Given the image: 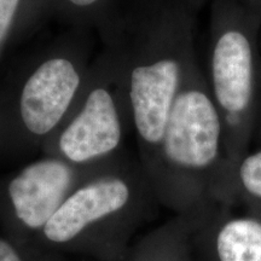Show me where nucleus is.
<instances>
[{"instance_id":"9b49d317","label":"nucleus","mask_w":261,"mask_h":261,"mask_svg":"<svg viewBox=\"0 0 261 261\" xmlns=\"http://www.w3.org/2000/svg\"><path fill=\"white\" fill-rule=\"evenodd\" d=\"M0 261H23L17 249L5 238L0 237Z\"/></svg>"},{"instance_id":"0eeeda50","label":"nucleus","mask_w":261,"mask_h":261,"mask_svg":"<svg viewBox=\"0 0 261 261\" xmlns=\"http://www.w3.org/2000/svg\"><path fill=\"white\" fill-rule=\"evenodd\" d=\"M135 197L132 180L116 172H102L81 182L42 231L52 242H69L91 225L123 213L135 203Z\"/></svg>"},{"instance_id":"7ed1b4c3","label":"nucleus","mask_w":261,"mask_h":261,"mask_svg":"<svg viewBox=\"0 0 261 261\" xmlns=\"http://www.w3.org/2000/svg\"><path fill=\"white\" fill-rule=\"evenodd\" d=\"M85 31L32 58L0 108V139L12 148H37L56 132L76 103L93 61Z\"/></svg>"},{"instance_id":"9d476101","label":"nucleus","mask_w":261,"mask_h":261,"mask_svg":"<svg viewBox=\"0 0 261 261\" xmlns=\"http://www.w3.org/2000/svg\"><path fill=\"white\" fill-rule=\"evenodd\" d=\"M236 174L238 184L244 192L261 201V149L243 156Z\"/></svg>"},{"instance_id":"f8f14e48","label":"nucleus","mask_w":261,"mask_h":261,"mask_svg":"<svg viewBox=\"0 0 261 261\" xmlns=\"http://www.w3.org/2000/svg\"><path fill=\"white\" fill-rule=\"evenodd\" d=\"M242 4L249 9L250 11L254 12L261 21V0H240Z\"/></svg>"},{"instance_id":"ddd939ff","label":"nucleus","mask_w":261,"mask_h":261,"mask_svg":"<svg viewBox=\"0 0 261 261\" xmlns=\"http://www.w3.org/2000/svg\"><path fill=\"white\" fill-rule=\"evenodd\" d=\"M255 135H261V71H260V102H259V115H257V123Z\"/></svg>"},{"instance_id":"20e7f679","label":"nucleus","mask_w":261,"mask_h":261,"mask_svg":"<svg viewBox=\"0 0 261 261\" xmlns=\"http://www.w3.org/2000/svg\"><path fill=\"white\" fill-rule=\"evenodd\" d=\"M129 133L132 114L121 63L104 46L69 115L41 149L71 165L94 167L115 155Z\"/></svg>"},{"instance_id":"1a4fd4ad","label":"nucleus","mask_w":261,"mask_h":261,"mask_svg":"<svg viewBox=\"0 0 261 261\" xmlns=\"http://www.w3.org/2000/svg\"><path fill=\"white\" fill-rule=\"evenodd\" d=\"M52 9L74 29L94 28L103 33L115 18L114 0H52Z\"/></svg>"},{"instance_id":"4468645a","label":"nucleus","mask_w":261,"mask_h":261,"mask_svg":"<svg viewBox=\"0 0 261 261\" xmlns=\"http://www.w3.org/2000/svg\"><path fill=\"white\" fill-rule=\"evenodd\" d=\"M205 2H207V0H188V3L191 5V8L194 9L196 12L198 11V9H200Z\"/></svg>"},{"instance_id":"423d86ee","label":"nucleus","mask_w":261,"mask_h":261,"mask_svg":"<svg viewBox=\"0 0 261 261\" xmlns=\"http://www.w3.org/2000/svg\"><path fill=\"white\" fill-rule=\"evenodd\" d=\"M79 166L47 155L25 166L6 182L4 202L12 218L29 230L44 228L79 187Z\"/></svg>"},{"instance_id":"6e6552de","label":"nucleus","mask_w":261,"mask_h":261,"mask_svg":"<svg viewBox=\"0 0 261 261\" xmlns=\"http://www.w3.org/2000/svg\"><path fill=\"white\" fill-rule=\"evenodd\" d=\"M220 261H261V221L254 218L230 220L218 234Z\"/></svg>"},{"instance_id":"f03ea898","label":"nucleus","mask_w":261,"mask_h":261,"mask_svg":"<svg viewBox=\"0 0 261 261\" xmlns=\"http://www.w3.org/2000/svg\"><path fill=\"white\" fill-rule=\"evenodd\" d=\"M260 31V18L240 0H213L205 77L223 123L225 155L236 171L256 130Z\"/></svg>"},{"instance_id":"f257e3e1","label":"nucleus","mask_w":261,"mask_h":261,"mask_svg":"<svg viewBox=\"0 0 261 261\" xmlns=\"http://www.w3.org/2000/svg\"><path fill=\"white\" fill-rule=\"evenodd\" d=\"M196 11L188 0H138L100 33L121 63L133 135L150 167L189 63L196 55Z\"/></svg>"},{"instance_id":"39448f33","label":"nucleus","mask_w":261,"mask_h":261,"mask_svg":"<svg viewBox=\"0 0 261 261\" xmlns=\"http://www.w3.org/2000/svg\"><path fill=\"white\" fill-rule=\"evenodd\" d=\"M225 155L224 128L197 55L169 113L154 162L172 178L204 177Z\"/></svg>"}]
</instances>
